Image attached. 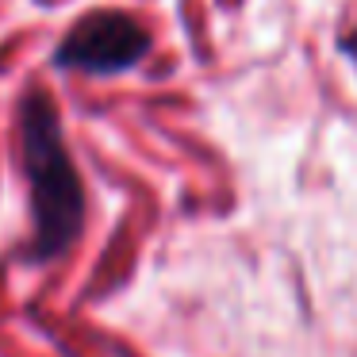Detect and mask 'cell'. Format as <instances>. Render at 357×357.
Instances as JSON below:
<instances>
[{"mask_svg":"<svg viewBox=\"0 0 357 357\" xmlns=\"http://www.w3.org/2000/svg\"><path fill=\"white\" fill-rule=\"evenodd\" d=\"M20 142L24 169L31 188L35 250L31 257L50 261L77 242L85 223V185L62 139V123L47 93H31L20 112Z\"/></svg>","mask_w":357,"mask_h":357,"instance_id":"obj_1","label":"cell"},{"mask_svg":"<svg viewBox=\"0 0 357 357\" xmlns=\"http://www.w3.org/2000/svg\"><path fill=\"white\" fill-rule=\"evenodd\" d=\"M150 50V31L127 12H89L58 43V66L81 73H123Z\"/></svg>","mask_w":357,"mask_h":357,"instance_id":"obj_2","label":"cell"}]
</instances>
